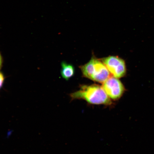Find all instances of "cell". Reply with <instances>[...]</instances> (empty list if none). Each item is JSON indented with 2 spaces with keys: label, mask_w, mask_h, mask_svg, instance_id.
<instances>
[{
  "label": "cell",
  "mask_w": 154,
  "mask_h": 154,
  "mask_svg": "<svg viewBox=\"0 0 154 154\" xmlns=\"http://www.w3.org/2000/svg\"><path fill=\"white\" fill-rule=\"evenodd\" d=\"M61 74L63 79L67 81L74 76L75 69L72 65L63 61L61 63Z\"/></svg>",
  "instance_id": "cell-5"
},
{
  "label": "cell",
  "mask_w": 154,
  "mask_h": 154,
  "mask_svg": "<svg viewBox=\"0 0 154 154\" xmlns=\"http://www.w3.org/2000/svg\"><path fill=\"white\" fill-rule=\"evenodd\" d=\"M102 87L112 101H118L122 97L126 89L119 79L111 76L102 84Z\"/></svg>",
  "instance_id": "cell-3"
},
{
  "label": "cell",
  "mask_w": 154,
  "mask_h": 154,
  "mask_svg": "<svg viewBox=\"0 0 154 154\" xmlns=\"http://www.w3.org/2000/svg\"><path fill=\"white\" fill-rule=\"evenodd\" d=\"M4 80V76L1 72H0V88H1L3 86Z\"/></svg>",
  "instance_id": "cell-6"
},
{
  "label": "cell",
  "mask_w": 154,
  "mask_h": 154,
  "mask_svg": "<svg viewBox=\"0 0 154 154\" xmlns=\"http://www.w3.org/2000/svg\"><path fill=\"white\" fill-rule=\"evenodd\" d=\"M79 67L84 77L96 82L103 84L111 76L101 60L95 56L92 57L88 63Z\"/></svg>",
  "instance_id": "cell-2"
},
{
  "label": "cell",
  "mask_w": 154,
  "mask_h": 154,
  "mask_svg": "<svg viewBox=\"0 0 154 154\" xmlns=\"http://www.w3.org/2000/svg\"><path fill=\"white\" fill-rule=\"evenodd\" d=\"M112 75L120 79L125 76L127 69L125 61L121 58L115 56L104 57L100 59Z\"/></svg>",
  "instance_id": "cell-4"
},
{
  "label": "cell",
  "mask_w": 154,
  "mask_h": 154,
  "mask_svg": "<svg viewBox=\"0 0 154 154\" xmlns=\"http://www.w3.org/2000/svg\"><path fill=\"white\" fill-rule=\"evenodd\" d=\"M2 57L1 53H0V68L2 66Z\"/></svg>",
  "instance_id": "cell-7"
},
{
  "label": "cell",
  "mask_w": 154,
  "mask_h": 154,
  "mask_svg": "<svg viewBox=\"0 0 154 154\" xmlns=\"http://www.w3.org/2000/svg\"><path fill=\"white\" fill-rule=\"evenodd\" d=\"M70 97L72 100H84L92 105L111 106L113 103L102 86L96 84L81 85L79 89L71 94Z\"/></svg>",
  "instance_id": "cell-1"
}]
</instances>
